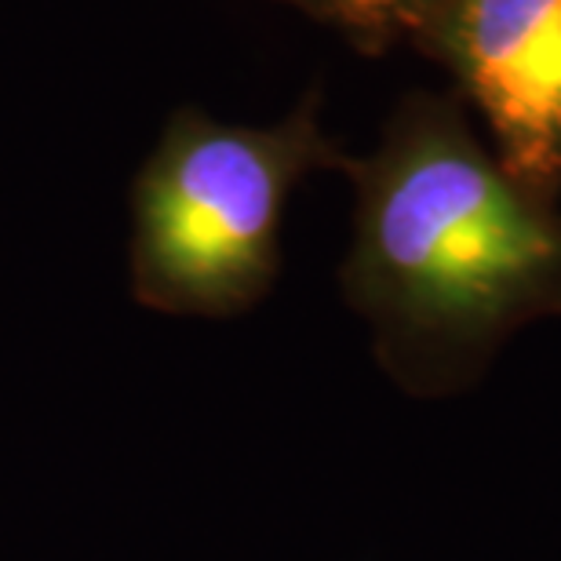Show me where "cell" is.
Listing matches in <instances>:
<instances>
[{
	"label": "cell",
	"instance_id": "1",
	"mask_svg": "<svg viewBox=\"0 0 561 561\" xmlns=\"http://www.w3.org/2000/svg\"><path fill=\"white\" fill-rule=\"evenodd\" d=\"M343 172V296L412 390L470 387L511 332L561 313V208L514 183L453 88L401 95Z\"/></svg>",
	"mask_w": 561,
	"mask_h": 561
},
{
	"label": "cell",
	"instance_id": "2",
	"mask_svg": "<svg viewBox=\"0 0 561 561\" xmlns=\"http://www.w3.org/2000/svg\"><path fill=\"white\" fill-rule=\"evenodd\" d=\"M321 88L277 125H233L201 106L168 114L131 183V296L161 313L230 318L280 271V222L302 179L343 172Z\"/></svg>",
	"mask_w": 561,
	"mask_h": 561
},
{
	"label": "cell",
	"instance_id": "3",
	"mask_svg": "<svg viewBox=\"0 0 561 561\" xmlns=\"http://www.w3.org/2000/svg\"><path fill=\"white\" fill-rule=\"evenodd\" d=\"M514 183L561 201V0H448L420 44Z\"/></svg>",
	"mask_w": 561,
	"mask_h": 561
},
{
	"label": "cell",
	"instance_id": "4",
	"mask_svg": "<svg viewBox=\"0 0 561 561\" xmlns=\"http://www.w3.org/2000/svg\"><path fill=\"white\" fill-rule=\"evenodd\" d=\"M302 19L343 37L365 59H383L398 48L420 51L448 0H274Z\"/></svg>",
	"mask_w": 561,
	"mask_h": 561
}]
</instances>
